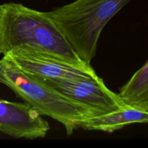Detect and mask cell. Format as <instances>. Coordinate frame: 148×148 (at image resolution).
<instances>
[{
	"label": "cell",
	"mask_w": 148,
	"mask_h": 148,
	"mask_svg": "<svg viewBox=\"0 0 148 148\" xmlns=\"http://www.w3.org/2000/svg\"><path fill=\"white\" fill-rule=\"evenodd\" d=\"M18 49L43 51L76 64L90 65L78 56L46 12L4 3L0 4V54Z\"/></svg>",
	"instance_id": "obj_1"
},
{
	"label": "cell",
	"mask_w": 148,
	"mask_h": 148,
	"mask_svg": "<svg viewBox=\"0 0 148 148\" xmlns=\"http://www.w3.org/2000/svg\"><path fill=\"white\" fill-rule=\"evenodd\" d=\"M132 0H76L46 12L75 53L90 64L102 30L116 14Z\"/></svg>",
	"instance_id": "obj_2"
},
{
	"label": "cell",
	"mask_w": 148,
	"mask_h": 148,
	"mask_svg": "<svg viewBox=\"0 0 148 148\" xmlns=\"http://www.w3.org/2000/svg\"><path fill=\"white\" fill-rule=\"evenodd\" d=\"M0 82L12 90L24 102L36 108L64 127L67 135L79 129V123L92 116L102 114L66 98L43 81L16 67L6 59H0Z\"/></svg>",
	"instance_id": "obj_3"
},
{
	"label": "cell",
	"mask_w": 148,
	"mask_h": 148,
	"mask_svg": "<svg viewBox=\"0 0 148 148\" xmlns=\"http://www.w3.org/2000/svg\"><path fill=\"white\" fill-rule=\"evenodd\" d=\"M2 58L25 73L41 81L71 80L98 75L91 65L76 64L43 51L14 49Z\"/></svg>",
	"instance_id": "obj_4"
},
{
	"label": "cell",
	"mask_w": 148,
	"mask_h": 148,
	"mask_svg": "<svg viewBox=\"0 0 148 148\" xmlns=\"http://www.w3.org/2000/svg\"><path fill=\"white\" fill-rule=\"evenodd\" d=\"M66 98L101 112L126 106L118 94L111 91L99 76L71 80L43 81Z\"/></svg>",
	"instance_id": "obj_5"
},
{
	"label": "cell",
	"mask_w": 148,
	"mask_h": 148,
	"mask_svg": "<svg viewBox=\"0 0 148 148\" xmlns=\"http://www.w3.org/2000/svg\"><path fill=\"white\" fill-rule=\"evenodd\" d=\"M50 130L49 122L27 103L0 100V132L17 139L44 138Z\"/></svg>",
	"instance_id": "obj_6"
},
{
	"label": "cell",
	"mask_w": 148,
	"mask_h": 148,
	"mask_svg": "<svg viewBox=\"0 0 148 148\" xmlns=\"http://www.w3.org/2000/svg\"><path fill=\"white\" fill-rule=\"evenodd\" d=\"M148 111L124 106L110 112L92 116L79 123V129L112 133L135 123H147Z\"/></svg>",
	"instance_id": "obj_7"
},
{
	"label": "cell",
	"mask_w": 148,
	"mask_h": 148,
	"mask_svg": "<svg viewBox=\"0 0 148 148\" xmlns=\"http://www.w3.org/2000/svg\"><path fill=\"white\" fill-rule=\"evenodd\" d=\"M127 106L148 111V62L134 74L118 94Z\"/></svg>",
	"instance_id": "obj_8"
}]
</instances>
